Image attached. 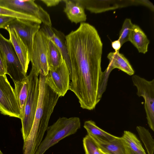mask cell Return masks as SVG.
<instances>
[{"instance_id":"cell-23","label":"cell","mask_w":154,"mask_h":154,"mask_svg":"<svg viewBox=\"0 0 154 154\" xmlns=\"http://www.w3.org/2000/svg\"><path fill=\"white\" fill-rule=\"evenodd\" d=\"M136 129L138 135L145 145L148 154H153L154 140L148 130L143 127L138 126Z\"/></svg>"},{"instance_id":"cell-22","label":"cell","mask_w":154,"mask_h":154,"mask_svg":"<svg viewBox=\"0 0 154 154\" xmlns=\"http://www.w3.org/2000/svg\"><path fill=\"white\" fill-rule=\"evenodd\" d=\"M84 127L86 130L88 134L102 140H110L115 139L117 137L100 128L96 125L94 121L91 120L85 122Z\"/></svg>"},{"instance_id":"cell-21","label":"cell","mask_w":154,"mask_h":154,"mask_svg":"<svg viewBox=\"0 0 154 154\" xmlns=\"http://www.w3.org/2000/svg\"><path fill=\"white\" fill-rule=\"evenodd\" d=\"M47 54L49 69L56 68L61 65L64 60L61 52L50 39L48 43Z\"/></svg>"},{"instance_id":"cell-1","label":"cell","mask_w":154,"mask_h":154,"mask_svg":"<svg viewBox=\"0 0 154 154\" xmlns=\"http://www.w3.org/2000/svg\"><path fill=\"white\" fill-rule=\"evenodd\" d=\"M70 66L69 90L80 103L91 104L101 99L105 84L102 70L103 43L95 28L85 22L66 36Z\"/></svg>"},{"instance_id":"cell-12","label":"cell","mask_w":154,"mask_h":154,"mask_svg":"<svg viewBox=\"0 0 154 154\" xmlns=\"http://www.w3.org/2000/svg\"><path fill=\"white\" fill-rule=\"evenodd\" d=\"M7 30L9 34V40L13 45L25 72L26 74L30 62L28 48L14 29Z\"/></svg>"},{"instance_id":"cell-28","label":"cell","mask_w":154,"mask_h":154,"mask_svg":"<svg viewBox=\"0 0 154 154\" xmlns=\"http://www.w3.org/2000/svg\"><path fill=\"white\" fill-rule=\"evenodd\" d=\"M6 75L5 62L3 54L0 49V75Z\"/></svg>"},{"instance_id":"cell-26","label":"cell","mask_w":154,"mask_h":154,"mask_svg":"<svg viewBox=\"0 0 154 154\" xmlns=\"http://www.w3.org/2000/svg\"><path fill=\"white\" fill-rule=\"evenodd\" d=\"M83 144L85 154H100L97 144L88 134L83 138Z\"/></svg>"},{"instance_id":"cell-32","label":"cell","mask_w":154,"mask_h":154,"mask_svg":"<svg viewBox=\"0 0 154 154\" xmlns=\"http://www.w3.org/2000/svg\"><path fill=\"white\" fill-rule=\"evenodd\" d=\"M0 154H3L2 152L1 151V150L0 149Z\"/></svg>"},{"instance_id":"cell-30","label":"cell","mask_w":154,"mask_h":154,"mask_svg":"<svg viewBox=\"0 0 154 154\" xmlns=\"http://www.w3.org/2000/svg\"><path fill=\"white\" fill-rule=\"evenodd\" d=\"M112 46L115 50V51H119L121 47L120 43L118 39L112 42Z\"/></svg>"},{"instance_id":"cell-14","label":"cell","mask_w":154,"mask_h":154,"mask_svg":"<svg viewBox=\"0 0 154 154\" xmlns=\"http://www.w3.org/2000/svg\"><path fill=\"white\" fill-rule=\"evenodd\" d=\"M85 9L97 13L125 6V3L112 2V1L77 0Z\"/></svg>"},{"instance_id":"cell-9","label":"cell","mask_w":154,"mask_h":154,"mask_svg":"<svg viewBox=\"0 0 154 154\" xmlns=\"http://www.w3.org/2000/svg\"><path fill=\"white\" fill-rule=\"evenodd\" d=\"M0 112L10 117L20 119L22 117L14 89L6 75H0Z\"/></svg>"},{"instance_id":"cell-5","label":"cell","mask_w":154,"mask_h":154,"mask_svg":"<svg viewBox=\"0 0 154 154\" xmlns=\"http://www.w3.org/2000/svg\"><path fill=\"white\" fill-rule=\"evenodd\" d=\"M0 49L4 57L6 74L10 76L14 83L22 81L26 77V74L23 70L12 43L0 32Z\"/></svg>"},{"instance_id":"cell-7","label":"cell","mask_w":154,"mask_h":154,"mask_svg":"<svg viewBox=\"0 0 154 154\" xmlns=\"http://www.w3.org/2000/svg\"><path fill=\"white\" fill-rule=\"evenodd\" d=\"M131 79L137 88V95L143 97L144 100L147 123L150 129L154 131V79L148 81L137 75H132Z\"/></svg>"},{"instance_id":"cell-2","label":"cell","mask_w":154,"mask_h":154,"mask_svg":"<svg viewBox=\"0 0 154 154\" xmlns=\"http://www.w3.org/2000/svg\"><path fill=\"white\" fill-rule=\"evenodd\" d=\"M39 75L38 105L31 130L25 141L27 146L34 148H37L42 141L50 117L60 97L46 84L45 76L42 73Z\"/></svg>"},{"instance_id":"cell-24","label":"cell","mask_w":154,"mask_h":154,"mask_svg":"<svg viewBox=\"0 0 154 154\" xmlns=\"http://www.w3.org/2000/svg\"><path fill=\"white\" fill-rule=\"evenodd\" d=\"M0 15L20 19L40 24L42 23L40 20L34 16L20 13L1 6Z\"/></svg>"},{"instance_id":"cell-4","label":"cell","mask_w":154,"mask_h":154,"mask_svg":"<svg viewBox=\"0 0 154 154\" xmlns=\"http://www.w3.org/2000/svg\"><path fill=\"white\" fill-rule=\"evenodd\" d=\"M38 75L32 68L27 75L29 83L28 94L20 119L24 141L27 138L31 130L38 105L39 93Z\"/></svg>"},{"instance_id":"cell-25","label":"cell","mask_w":154,"mask_h":154,"mask_svg":"<svg viewBox=\"0 0 154 154\" xmlns=\"http://www.w3.org/2000/svg\"><path fill=\"white\" fill-rule=\"evenodd\" d=\"M133 24L130 19L126 18L125 20L118 39L121 46L124 43L129 41V35Z\"/></svg>"},{"instance_id":"cell-15","label":"cell","mask_w":154,"mask_h":154,"mask_svg":"<svg viewBox=\"0 0 154 154\" xmlns=\"http://www.w3.org/2000/svg\"><path fill=\"white\" fill-rule=\"evenodd\" d=\"M65 4L64 11L68 19L77 24L85 22L87 19L85 8L77 0H62Z\"/></svg>"},{"instance_id":"cell-31","label":"cell","mask_w":154,"mask_h":154,"mask_svg":"<svg viewBox=\"0 0 154 154\" xmlns=\"http://www.w3.org/2000/svg\"><path fill=\"white\" fill-rule=\"evenodd\" d=\"M99 150L100 154H106L103 152L101 150L99 149Z\"/></svg>"},{"instance_id":"cell-11","label":"cell","mask_w":154,"mask_h":154,"mask_svg":"<svg viewBox=\"0 0 154 154\" xmlns=\"http://www.w3.org/2000/svg\"><path fill=\"white\" fill-rule=\"evenodd\" d=\"M40 28V24L15 18L10 21L4 29H14L27 47L30 59L32 52L33 40L36 33Z\"/></svg>"},{"instance_id":"cell-18","label":"cell","mask_w":154,"mask_h":154,"mask_svg":"<svg viewBox=\"0 0 154 154\" xmlns=\"http://www.w3.org/2000/svg\"><path fill=\"white\" fill-rule=\"evenodd\" d=\"M121 138L125 154H146L140 141L134 133L125 131Z\"/></svg>"},{"instance_id":"cell-6","label":"cell","mask_w":154,"mask_h":154,"mask_svg":"<svg viewBox=\"0 0 154 154\" xmlns=\"http://www.w3.org/2000/svg\"><path fill=\"white\" fill-rule=\"evenodd\" d=\"M49 38L40 29L35 34L33 40L32 52L30 61L32 68L38 75L42 73L46 76L49 67L48 48Z\"/></svg>"},{"instance_id":"cell-8","label":"cell","mask_w":154,"mask_h":154,"mask_svg":"<svg viewBox=\"0 0 154 154\" xmlns=\"http://www.w3.org/2000/svg\"><path fill=\"white\" fill-rule=\"evenodd\" d=\"M0 6L13 11L34 16L41 20L44 25L51 26L49 14L35 0H0Z\"/></svg>"},{"instance_id":"cell-29","label":"cell","mask_w":154,"mask_h":154,"mask_svg":"<svg viewBox=\"0 0 154 154\" xmlns=\"http://www.w3.org/2000/svg\"><path fill=\"white\" fill-rule=\"evenodd\" d=\"M48 7H52L58 5L62 0H41Z\"/></svg>"},{"instance_id":"cell-19","label":"cell","mask_w":154,"mask_h":154,"mask_svg":"<svg viewBox=\"0 0 154 154\" xmlns=\"http://www.w3.org/2000/svg\"><path fill=\"white\" fill-rule=\"evenodd\" d=\"M129 41L139 53L145 54L148 51L149 41L143 31L138 25L133 24L129 37Z\"/></svg>"},{"instance_id":"cell-16","label":"cell","mask_w":154,"mask_h":154,"mask_svg":"<svg viewBox=\"0 0 154 154\" xmlns=\"http://www.w3.org/2000/svg\"><path fill=\"white\" fill-rule=\"evenodd\" d=\"M109 63L106 70L110 73L117 68L130 75H134V71L128 60L119 51L110 52L107 56Z\"/></svg>"},{"instance_id":"cell-13","label":"cell","mask_w":154,"mask_h":154,"mask_svg":"<svg viewBox=\"0 0 154 154\" xmlns=\"http://www.w3.org/2000/svg\"><path fill=\"white\" fill-rule=\"evenodd\" d=\"M40 29L60 50L63 58L69 69L70 63L68 55L66 36L63 32L57 30L52 26L44 25Z\"/></svg>"},{"instance_id":"cell-10","label":"cell","mask_w":154,"mask_h":154,"mask_svg":"<svg viewBox=\"0 0 154 154\" xmlns=\"http://www.w3.org/2000/svg\"><path fill=\"white\" fill-rule=\"evenodd\" d=\"M70 73L64 60L59 66L49 69L45 82L59 97L64 96L69 90Z\"/></svg>"},{"instance_id":"cell-3","label":"cell","mask_w":154,"mask_h":154,"mask_svg":"<svg viewBox=\"0 0 154 154\" xmlns=\"http://www.w3.org/2000/svg\"><path fill=\"white\" fill-rule=\"evenodd\" d=\"M80 127V120L78 117L59 118L48 127L46 135L35 154H44L61 140L75 134Z\"/></svg>"},{"instance_id":"cell-27","label":"cell","mask_w":154,"mask_h":154,"mask_svg":"<svg viewBox=\"0 0 154 154\" xmlns=\"http://www.w3.org/2000/svg\"><path fill=\"white\" fill-rule=\"evenodd\" d=\"M14 18L10 17L0 15V29H4L5 26Z\"/></svg>"},{"instance_id":"cell-20","label":"cell","mask_w":154,"mask_h":154,"mask_svg":"<svg viewBox=\"0 0 154 154\" xmlns=\"http://www.w3.org/2000/svg\"><path fill=\"white\" fill-rule=\"evenodd\" d=\"M14 84V92L22 117L29 92V83L27 75L22 81L16 82Z\"/></svg>"},{"instance_id":"cell-17","label":"cell","mask_w":154,"mask_h":154,"mask_svg":"<svg viewBox=\"0 0 154 154\" xmlns=\"http://www.w3.org/2000/svg\"><path fill=\"white\" fill-rule=\"evenodd\" d=\"M90 136L94 141L99 149L105 154H125L121 137H116L112 140L103 141Z\"/></svg>"}]
</instances>
